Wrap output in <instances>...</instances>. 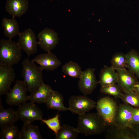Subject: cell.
Returning a JSON list of instances; mask_svg holds the SVG:
<instances>
[{"label": "cell", "instance_id": "cell-1", "mask_svg": "<svg viewBox=\"0 0 139 139\" xmlns=\"http://www.w3.org/2000/svg\"><path fill=\"white\" fill-rule=\"evenodd\" d=\"M107 126L97 112L88 113L79 115L76 128L80 133L88 136L101 134Z\"/></svg>", "mask_w": 139, "mask_h": 139}, {"label": "cell", "instance_id": "cell-2", "mask_svg": "<svg viewBox=\"0 0 139 139\" xmlns=\"http://www.w3.org/2000/svg\"><path fill=\"white\" fill-rule=\"evenodd\" d=\"M21 75L23 81L31 93L35 91L44 82L42 69L28 58L22 61Z\"/></svg>", "mask_w": 139, "mask_h": 139}, {"label": "cell", "instance_id": "cell-3", "mask_svg": "<svg viewBox=\"0 0 139 139\" xmlns=\"http://www.w3.org/2000/svg\"><path fill=\"white\" fill-rule=\"evenodd\" d=\"M21 57L22 49L18 42L0 40V63L13 65L18 64Z\"/></svg>", "mask_w": 139, "mask_h": 139}, {"label": "cell", "instance_id": "cell-4", "mask_svg": "<svg viewBox=\"0 0 139 139\" xmlns=\"http://www.w3.org/2000/svg\"><path fill=\"white\" fill-rule=\"evenodd\" d=\"M118 106L115 101L107 96L100 98L96 102L97 112L108 126L115 124Z\"/></svg>", "mask_w": 139, "mask_h": 139}, {"label": "cell", "instance_id": "cell-5", "mask_svg": "<svg viewBox=\"0 0 139 139\" xmlns=\"http://www.w3.org/2000/svg\"><path fill=\"white\" fill-rule=\"evenodd\" d=\"M27 87L23 81H16L12 89L6 94L5 102L10 106H19L29 100V95L27 94Z\"/></svg>", "mask_w": 139, "mask_h": 139}, {"label": "cell", "instance_id": "cell-6", "mask_svg": "<svg viewBox=\"0 0 139 139\" xmlns=\"http://www.w3.org/2000/svg\"><path fill=\"white\" fill-rule=\"evenodd\" d=\"M69 110L81 115L87 113L95 108L96 102L86 96L72 95L68 100Z\"/></svg>", "mask_w": 139, "mask_h": 139}, {"label": "cell", "instance_id": "cell-7", "mask_svg": "<svg viewBox=\"0 0 139 139\" xmlns=\"http://www.w3.org/2000/svg\"><path fill=\"white\" fill-rule=\"evenodd\" d=\"M16 111L19 119L24 123H31L42 119V111L34 103L31 101L20 105Z\"/></svg>", "mask_w": 139, "mask_h": 139}, {"label": "cell", "instance_id": "cell-8", "mask_svg": "<svg viewBox=\"0 0 139 139\" xmlns=\"http://www.w3.org/2000/svg\"><path fill=\"white\" fill-rule=\"evenodd\" d=\"M94 68H88L82 71L79 79L78 86L83 95L91 94L99 84L96 79Z\"/></svg>", "mask_w": 139, "mask_h": 139}, {"label": "cell", "instance_id": "cell-9", "mask_svg": "<svg viewBox=\"0 0 139 139\" xmlns=\"http://www.w3.org/2000/svg\"><path fill=\"white\" fill-rule=\"evenodd\" d=\"M18 42L21 48L30 56L35 54L37 51L38 42L36 36L30 28L26 29L19 35Z\"/></svg>", "mask_w": 139, "mask_h": 139}, {"label": "cell", "instance_id": "cell-10", "mask_svg": "<svg viewBox=\"0 0 139 139\" xmlns=\"http://www.w3.org/2000/svg\"><path fill=\"white\" fill-rule=\"evenodd\" d=\"M38 44L47 52L51 51L57 45L59 39L57 33L51 29L46 28L38 35Z\"/></svg>", "mask_w": 139, "mask_h": 139}, {"label": "cell", "instance_id": "cell-11", "mask_svg": "<svg viewBox=\"0 0 139 139\" xmlns=\"http://www.w3.org/2000/svg\"><path fill=\"white\" fill-rule=\"evenodd\" d=\"M16 76L12 65L0 63V95L6 94L10 90Z\"/></svg>", "mask_w": 139, "mask_h": 139}, {"label": "cell", "instance_id": "cell-12", "mask_svg": "<svg viewBox=\"0 0 139 139\" xmlns=\"http://www.w3.org/2000/svg\"><path fill=\"white\" fill-rule=\"evenodd\" d=\"M118 75L117 84L122 91H133L134 86L138 82L135 74L128 70L116 69Z\"/></svg>", "mask_w": 139, "mask_h": 139}, {"label": "cell", "instance_id": "cell-13", "mask_svg": "<svg viewBox=\"0 0 139 139\" xmlns=\"http://www.w3.org/2000/svg\"><path fill=\"white\" fill-rule=\"evenodd\" d=\"M31 60L38 64L43 70L49 71L55 70L61 64L56 55L51 51L38 55Z\"/></svg>", "mask_w": 139, "mask_h": 139}, {"label": "cell", "instance_id": "cell-14", "mask_svg": "<svg viewBox=\"0 0 139 139\" xmlns=\"http://www.w3.org/2000/svg\"><path fill=\"white\" fill-rule=\"evenodd\" d=\"M133 107L124 103L118 105L115 124L122 127L131 128L132 124V119Z\"/></svg>", "mask_w": 139, "mask_h": 139}, {"label": "cell", "instance_id": "cell-15", "mask_svg": "<svg viewBox=\"0 0 139 139\" xmlns=\"http://www.w3.org/2000/svg\"><path fill=\"white\" fill-rule=\"evenodd\" d=\"M105 136L108 139H135L131 128L116 124L109 126Z\"/></svg>", "mask_w": 139, "mask_h": 139}, {"label": "cell", "instance_id": "cell-16", "mask_svg": "<svg viewBox=\"0 0 139 139\" xmlns=\"http://www.w3.org/2000/svg\"><path fill=\"white\" fill-rule=\"evenodd\" d=\"M28 8L27 0H7L5 9L12 18H20L27 12Z\"/></svg>", "mask_w": 139, "mask_h": 139}, {"label": "cell", "instance_id": "cell-17", "mask_svg": "<svg viewBox=\"0 0 139 139\" xmlns=\"http://www.w3.org/2000/svg\"><path fill=\"white\" fill-rule=\"evenodd\" d=\"M45 103L47 108L54 109L59 111L69 110L68 108L64 104V98L61 94L58 91L53 90L49 94Z\"/></svg>", "mask_w": 139, "mask_h": 139}, {"label": "cell", "instance_id": "cell-18", "mask_svg": "<svg viewBox=\"0 0 139 139\" xmlns=\"http://www.w3.org/2000/svg\"><path fill=\"white\" fill-rule=\"evenodd\" d=\"M115 70L111 66H104L99 75L98 82L101 86H106L117 83L118 75Z\"/></svg>", "mask_w": 139, "mask_h": 139}, {"label": "cell", "instance_id": "cell-19", "mask_svg": "<svg viewBox=\"0 0 139 139\" xmlns=\"http://www.w3.org/2000/svg\"><path fill=\"white\" fill-rule=\"evenodd\" d=\"M0 127L14 124L19 119L16 111L11 108H3L0 101Z\"/></svg>", "mask_w": 139, "mask_h": 139}, {"label": "cell", "instance_id": "cell-20", "mask_svg": "<svg viewBox=\"0 0 139 139\" xmlns=\"http://www.w3.org/2000/svg\"><path fill=\"white\" fill-rule=\"evenodd\" d=\"M2 24L5 36L10 40H12L20 33L18 23L14 18L10 19L4 18Z\"/></svg>", "mask_w": 139, "mask_h": 139}, {"label": "cell", "instance_id": "cell-21", "mask_svg": "<svg viewBox=\"0 0 139 139\" xmlns=\"http://www.w3.org/2000/svg\"><path fill=\"white\" fill-rule=\"evenodd\" d=\"M53 90L50 86L43 82L35 91L31 93L29 100L34 103H45L49 94Z\"/></svg>", "mask_w": 139, "mask_h": 139}, {"label": "cell", "instance_id": "cell-22", "mask_svg": "<svg viewBox=\"0 0 139 139\" xmlns=\"http://www.w3.org/2000/svg\"><path fill=\"white\" fill-rule=\"evenodd\" d=\"M43 139L38 127L29 123H24L20 131V139Z\"/></svg>", "mask_w": 139, "mask_h": 139}, {"label": "cell", "instance_id": "cell-23", "mask_svg": "<svg viewBox=\"0 0 139 139\" xmlns=\"http://www.w3.org/2000/svg\"><path fill=\"white\" fill-rule=\"evenodd\" d=\"M125 55L127 68L139 79V54L132 49Z\"/></svg>", "mask_w": 139, "mask_h": 139}, {"label": "cell", "instance_id": "cell-24", "mask_svg": "<svg viewBox=\"0 0 139 139\" xmlns=\"http://www.w3.org/2000/svg\"><path fill=\"white\" fill-rule=\"evenodd\" d=\"M77 128L64 124L58 132L55 134V139H75L80 133Z\"/></svg>", "mask_w": 139, "mask_h": 139}, {"label": "cell", "instance_id": "cell-25", "mask_svg": "<svg viewBox=\"0 0 139 139\" xmlns=\"http://www.w3.org/2000/svg\"><path fill=\"white\" fill-rule=\"evenodd\" d=\"M0 138L1 139H20V131L18 126L12 124L1 128Z\"/></svg>", "mask_w": 139, "mask_h": 139}, {"label": "cell", "instance_id": "cell-26", "mask_svg": "<svg viewBox=\"0 0 139 139\" xmlns=\"http://www.w3.org/2000/svg\"><path fill=\"white\" fill-rule=\"evenodd\" d=\"M62 71L64 74L73 78L79 79L82 71L77 63L70 61L65 64L62 67Z\"/></svg>", "mask_w": 139, "mask_h": 139}, {"label": "cell", "instance_id": "cell-27", "mask_svg": "<svg viewBox=\"0 0 139 139\" xmlns=\"http://www.w3.org/2000/svg\"><path fill=\"white\" fill-rule=\"evenodd\" d=\"M111 66L116 69H126L125 55L120 52L117 53L112 56L111 60Z\"/></svg>", "mask_w": 139, "mask_h": 139}, {"label": "cell", "instance_id": "cell-28", "mask_svg": "<svg viewBox=\"0 0 139 139\" xmlns=\"http://www.w3.org/2000/svg\"><path fill=\"white\" fill-rule=\"evenodd\" d=\"M121 99L124 103L139 107V95L133 90L124 92Z\"/></svg>", "mask_w": 139, "mask_h": 139}, {"label": "cell", "instance_id": "cell-29", "mask_svg": "<svg viewBox=\"0 0 139 139\" xmlns=\"http://www.w3.org/2000/svg\"><path fill=\"white\" fill-rule=\"evenodd\" d=\"M122 91L117 84L106 86H101L100 89L101 93L112 96L116 99H121L123 94Z\"/></svg>", "mask_w": 139, "mask_h": 139}, {"label": "cell", "instance_id": "cell-30", "mask_svg": "<svg viewBox=\"0 0 139 139\" xmlns=\"http://www.w3.org/2000/svg\"><path fill=\"white\" fill-rule=\"evenodd\" d=\"M59 117V115L58 114L51 118L47 119H42L41 121L45 124L49 128L54 132L55 134H56L58 132L61 127Z\"/></svg>", "mask_w": 139, "mask_h": 139}, {"label": "cell", "instance_id": "cell-31", "mask_svg": "<svg viewBox=\"0 0 139 139\" xmlns=\"http://www.w3.org/2000/svg\"><path fill=\"white\" fill-rule=\"evenodd\" d=\"M132 124H139V107H133L132 119Z\"/></svg>", "mask_w": 139, "mask_h": 139}, {"label": "cell", "instance_id": "cell-32", "mask_svg": "<svg viewBox=\"0 0 139 139\" xmlns=\"http://www.w3.org/2000/svg\"><path fill=\"white\" fill-rule=\"evenodd\" d=\"M135 139H139V124L133 125L131 127Z\"/></svg>", "mask_w": 139, "mask_h": 139}, {"label": "cell", "instance_id": "cell-33", "mask_svg": "<svg viewBox=\"0 0 139 139\" xmlns=\"http://www.w3.org/2000/svg\"><path fill=\"white\" fill-rule=\"evenodd\" d=\"M133 90L139 95V82L138 81L134 86Z\"/></svg>", "mask_w": 139, "mask_h": 139}]
</instances>
